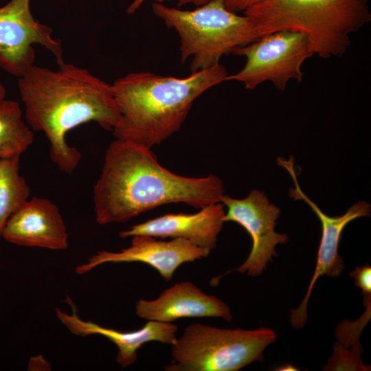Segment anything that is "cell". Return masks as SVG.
<instances>
[{
  "label": "cell",
  "mask_w": 371,
  "mask_h": 371,
  "mask_svg": "<svg viewBox=\"0 0 371 371\" xmlns=\"http://www.w3.org/2000/svg\"><path fill=\"white\" fill-rule=\"evenodd\" d=\"M52 70L35 65L18 79V89L30 128L43 132L49 155L58 169L71 174L81 159L67 143L68 132L94 122L107 131L118 125L121 115L112 85L88 70L64 62Z\"/></svg>",
  "instance_id": "6da1fadb"
},
{
  "label": "cell",
  "mask_w": 371,
  "mask_h": 371,
  "mask_svg": "<svg viewBox=\"0 0 371 371\" xmlns=\"http://www.w3.org/2000/svg\"><path fill=\"white\" fill-rule=\"evenodd\" d=\"M223 195L217 176L177 175L162 166L150 148L115 139L106 151L93 188L95 221L100 225L123 223L169 203L201 209L220 203Z\"/></svg>",
  "instance_id": "7a4b0ae2"
},
{
  "label": "cell",
  "mask_w": 371,
  "mask_h": 371,
  "mask_svg": "<svg viewBox=\"0 0 371 371\" xmlns=\"http://www.w3.org/2000/svg\"><path fill=\"white\" fill-rule=\"evenodd\" d=\"M227 75L218 64L185 78L141 71L116 79L111 85L121 120L114 136L151 149L177 132L195 100Z\"/></svg>",
  "instance_id": "3957f363"
},
{
  "label": "cell",
  "mask_w": 371,
  "mask_h": 371,
  "mask_svg": "<svg viewBox=\"0 0 371 371\" xmlns=\"http://www.w3.org/2000/svg\"><path fill=\"white\" fill-rule=\"evenodd\" d=\"M260 36L281 30L305 32L314 54L343 56L350 35L371 21L368 0H260L244 11Z\"/></svg>",
  "instance_id": "277c9868"
},
{
  "label": "cell",
  "mask_w": 371,
  "mask_h": 371,
  "mask_svg": "<svg viewBox=\"0 0 371 371\" xmlns=\"http://www.w3.org/2000/svg\"><path fill=\"white\" fill-rule=\"evenodd\" d=\"M155 16L178 34L180 60L191 58V73L217 65L221 58L260 37L251 19L229 10L224 0H212L192 10L154 2Z\"/></svg>",
  "instance_id": "5b68a950"
},
{
  "label": "cell",
  "mask_w": 371,
  "mask_h": 371,
  "mask_svg": "<svg viewBox=\"0 0 371 371\" xmlns=\"http://www.w3.org/2000/svg\"><path fill=\"white\" fill-rule=\"evenodd\" d=\"M270 328L223 329L195 323L188 326L172 348L167 371H237L254 361L274 343Z\"/></svg>",
  "instance_id": "8992f818"
},
{
  "label": "cell",
  "mask_w": 371,
  "mask_h": 371,
  "mask_svg": "<svg viewBox=\"0 0 371 371\" xmlns=\"http://www.w3.org/2000/svg\"><path fill=\"white\" fill-rule=\"evenodd\" d=\"M232 53L245 57L244 67L227 75L225 80L242 82L253 89L269 81L279 91H284L291 80L300 82L304 62L314 54L308 35L295 30H281L262 35Z\"/></svg>",
  "instance_id": "52a82bcc"
},
{
  "label": "cell",
  "mask_w": 371,
  "mask_h": 371,
  "mask_svg": "<svg viewBox=\"0 0 371 371\" xmlns=\"http://www.w3.org/2000/svg\"><path fill=\"white\" fill-rule=\"evenodd\" d=\"M34 45L53 54L58 65L65 62L60 42L49 26L34 18L30 0H10L0 8V67L20 77L34 65Z\"/></svg>",
  "instance_id": "ba28073f"
},
{
  "label": "cell",
  "mask_w": 371,
  "mask_h": 371,
  "mask_svg": "<svg viewBox=\"0 0 371 371\" xmlns=\"http://www.w3.org/2000/svg\"><path fill=\"white\" fill-rule=\"evenodd\" d=\"M221 203L227 207L224 222L233 221L241 225L252 240L251 250L246 260L236 269L251 276H258L265 270L273 256L276 247L288 241L286 234L275 231L280 209L270 203L267 194L258 190L251 191L241 199L224 194Z\"/></svg>",
  "instance_id": "9c48e42d"
},
{
  "label": "cell",
  "mask_w": 371,
  "mask_h": 371,
  "mask_svg": "<svg viewBox=\"0 0 371 371\" xmlns=\"http://www.w3.org/2000/svg\"><path fill=\"white\" fill-rule=\"evenodd\" d=\"M277 161L278 165L288 171L293 180L295 187L290 189V196L295 200H302L307 203L316 214L322 225V237L315 272L301 304L297 308L291 310V324L295 328L300 329L307 320V304L317 279L324 275L338 276L344 269V262L338 254V247L344 227L356 218L370 216V205L364 201H360L354 203L343 215L329 216L300 188L294 168L293 159L290 157L286 160L279 157Z\"/></svg>",
  "instance_id": "30bf717a"
},
{
  "label": "cell",
  "mask_w": 371,
  "mask_h": 371,
  "mask_svg": "<svg viewBox=\"0 0 371 371\" xmlns=\"http://www.w3.org/2000/svg\"><path fill=\"white\" fill-rule=\"evenodd\" d=\"M210 252V249L182 238L164 240L151 236L137 235L132 236L131 245L127 248L117 252H97L86 263L78 265L76 273L84 274L108 262H140L153 267L165 280L170 281L180 265L206 258Z\"/></svg>",
  "instance_id": "8fae6325"
},
{
  "label": "cell",
  "mask_w": 371,
  "mask_h": 371,
  "mask_svg": "<svg viewBox=\"0 0 371 371\" xmlns=\"http://www.w3.org/2000/svg\"><path fill=\"white\" fill-rule=\"evenodd\" d=\"M68 234L59 208L46 198L32 197L7 221L1 237L19 246L64 250Z\"/></svg>",
  "instance_id": "7c38bea8"
},
{
  "label": "cell",
  "mask_w": 371,
  "mask_h": 371,
  "mask_svg": "<svg viewBox=\"0 0 371 371\" xmlns=\"http://www.w3.org/2000/svg\"><path fill=\"white\" fill-rule=\"evenodd\" d=\"M222 203L208 205L194 214H166L121 231V238L148 235L161 238H182L210 251L224 224Z\"/></svg>",
  "instance_id": "4fadbf2b"
},
{
  "label": "cell",
  "mask_w": 371,
  "mask_h": 371,
  "mask_svg": "<svg viewBox=\"0 0 371 371\" xmlns=\"http://www.w3.org/2000/svg\"><path fill=\"white\" fill-rule=\"evenodd\" d=\"M135 313L140 318L162 322L184 317H221L227 322L232 319L227 304L189 281L175 284L155 300H139Z\"/></svg>",
  "instance_id": "5bb4252c"
},
{
  "label": "cell",
  "mask_w": 371,
  "mask_h": 371,
  "mask_svg": "<svg viewBox=\"0 0 371 371\" xmlns=\"http://www.w3.org/2000/svg\"><path fill=\"white\" fill-rule=\"evenodd\" d=\"M66 302L71 306V314L56 308L60 322L74 335L85 337L99 335L107 338L117 348V362L126 368L134 363L137 359V350L143 344L150 341H159L172 345L177 340V326L172 322L148 320L140 329L122 332L101 326L91 321H85L77 314L72 300L67 297Z\"/></svg>",
  "instance_id": "9a60e30c"
},
{
  "label": "cell",
  "mask_w": 371,
  "mask_h": 371,
  "mask_svg": "<svg viewBox=\"0 0 371 371\" xmlns=\"http://www.w3.org/2000/svg\"><path fill=\"white\" fill-rule=\"evenodd\" d=\"M16 101L0 99V159L21 156L34 141Z\"/></svg>",
  "instance_id": "2e32d148"
},
{
  "label": "cell",
  "mask_w": 371,
  "mask_h": 371,
  "mask_svg": "<svg viewBox=\"0 0 371 371\" xmlns=\"http://www.w3.org/2000/svg\"><path fill=\"white\" fill-rule=\"evenodd\" d=\"M19 168L20 156L0 159V238L10 216L28 200L31 192Z\"/></svg>",
  "instance_id": "e0dca14e"
},
{
  "label": "cell",
  "mask_w": 371,
  "mask_h": 371,
  "mask_svg": "<svg viewBox=\"0 0 371 371\" xmlns=\"http://www.w3.org/2000/svg\"><path fill=\"white\" fill-rule=\"evenodd\" d=\"M212 0H178L177 6L186 5L200 6ZM260 0H224L226 8L234 12H244L247 8L258 3Z\"/></svg>",
  "instance_id": "ac0fdd59"
},
{
  "label": "cell",
  "mask_w": 371,
  "mask_h": 371,
  "mask_svg": "<svg viewBox=\"0 0 371 371\" xmlns=\"http://www.w3.org/2000/svg\"><path fill=\"white\" fill-rule=\"evenodd\" d=\"M355 278V284L361 289L363 295H371V267L366 265L357 267L350 273Z\"/></svg>",
  "instance_id": "d6986e66"
},
{
  "label": "cell",
  "mask_w": 371,
  "mask_h": 371,
  "mask_svg": "<svg viewBox=\"0 0 371 371\" xmlns=\"http://www.w3.org/2000/svg\"><path fill=\"white\" fill-rule=\"evenodd\" d=\"M146 0H133L132 3L127 8L126 12L128 14H132L135 12L139 7L144 3ZM155 2L164 3L166 1H170L171 0H154Z\"/></svg>",
  "instance_id": "ffe728a7"
},
{
  "label": "cell",
  "mask_w": 371,
  "mask_h": 371,
  "mask_svg": "<svg viewBox=\"0 0 371 371\" xmlns=\"http://www.w3.org/2000/svg\"><path fill=\"white\" fill-rule=\"evenodd\" d=\"M5 89L4 86L0 82V99H3L5 98Z\"/></svg>",
  "instance_id": "44dd1931"
}]
</instances>
